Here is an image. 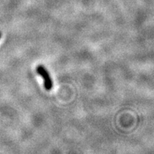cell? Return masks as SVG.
<instances>
[{"instance_id": "6da1fadb", "label": "cell", "mask_w": 154, "mask_h": 154, "mask_svg": "<svg viewBox=\"0 0 154 154\" xmlns=\"http://www.w3.org/2000/svg\"><path fill=\"white\" fill-rule=\"evenodd\" d=\"M36 72L37 74L41 76L44 79V86L46 90L50 91L53 88V82L51 76L48 72V71L45 69V67L42 65H38L36 67Z\"/></svg>"}, {"instance_id": "7a4b0ae2", "label": "cell", "mask_w": 154, "mask_h": 154, "mask_svg": "<svg viewBox=\"0 0 154 154\" xmlns=\"http://www.w3.org/2000/svg\"><path fill=\"white\" fill-rule=\"evenodd\" d=\"M1 37H2V33L0 32V38H1Z\"/></svg>"}]
</instances>
